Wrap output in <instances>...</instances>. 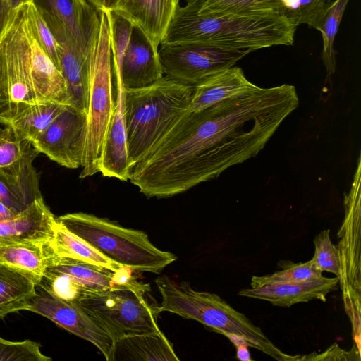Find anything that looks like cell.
I'll return each mask as SVG.
<instances>
[{"label":"cell","mask_w":361,"mask_h":361,"mask_svg":"<svg viewBox=\"0 0 361 361\" xmlns=\"http://www.w3.org/2000/svg\"><path fill=\"white\" fill-rule=\"evenodd\" d=\"M56 222L43 198H39L13 218L0 221V245L51 241Z\"/></svg>","instance_id":"19"},{"label":"cell","mask_w":361,"mask_h":361,"mask_svg":"<svg viewBox=\"0 0 361 361\" xmlns=\"http://www.w3.org/2000/svg\"><path fill=\"white\" fill-rule=\"evenodd\" d=\"M16 214L4 203L0 202V221L9 220Z\"/></svg>","instance_id":"37"},{"label":"cell","mask_w":361,"mask_h":361,"mask_svg":"<svg viewBox=\"0 0 361 361\" xmlns=\"http://www.w3.org/2000/svg\"><path fill=\"white\" fill-rule=\"evenodd\" d=\"M66 106L52 102L8 104L0 111V124L8 128L18 139L32 142Z\"/></svg>","instance_id":"20"},{"label":"cell","mask_w":361,"mask_h":361,"mask_svg":"<svg viewBox=\"0 0 361 361\" xmlns=\"http://www.w3.org/2000/svg\"><path fill=\"white\" fill-rule=\"evenodd\" d=\"M87 132V114L66 105L31 143L39 154L68 169L81 167Z\"/></svg>","instance_id":"9"},{"label":"cell","mask_w":361,"mask_h":361,"mask_svg":"<svg viewBox=\"0 0 361 361\" xmlns=\"http://www.w3.org/2000/svg\"><path fill=\"white\" fill-rule=\"evenodd\" d=\"M40 350V344L31 340L10 341L0 337V361H50Z\"/></svg>","instance_id":"35"},{"label":"cell","mask_w":361,"mask_h":361,"mask_svg":"<svg viewBox=\"0 0 361 361\" xmlns=\"http://www.w3.org/2000/svg\"><path fill=\"white\" fill-rule=\"evenodd\" d=\"M338 283V276L327 278L322 276L293 283L244 288L239 291L238 295L268 301L274 306L289 307L313 300L325 302L326 295L335 290Z\"/></svg>","instance_id":"18"},{"label":"cell","mask_w":361,"mask_h":361,"mask_svg":"<svg viewBox=\"0 0 361 361\" xmlns=\"http://www.w3.org/2000/svg\"><path fill=\"white\" fill-rule=\"evenodd\" d=\"M348 1L349 0L330 1L314 27L320 31L322 35V59L329 74L335 71L336 51L334 49V42Z\"/></svg>","instance_id":"30"},{"label":"cell","mask_w":361,"mask_h":361,"mask_svg":"<svg viewBox=\"0 0 361 361\" xmlns=\"http://www.w3.org/2000/svg\"><path fill=\"white\" fill-rule=\"evenodd\" d=\"M56 219L106 258L134 271L159 274L177 259L173 253L153 245L144 231L125 228L106 218L76 212Z\"/></svg>","instance_id":"5"},{"label":"cell","mask_w":361,"mask_h":361,"mask_svg":"<svg viewBox=\"0 0 361 361\" xmlns=\"http://www.w3.org/2000/svg\"><path fill=\"white\" fill-rule=\"evenodd\" d=\"M8 9H15L20 6L32 2L34 0H3Z\"/></svg>","instance_id":"39"},{"label":"cell","mask_w":361,"mask_h":361,"mask_svg":"<svg viewBox=\"0 0 361 361\" xmlns=\"http://www.w3.org/2000/svg\"><path fill=\"white\" fill-rule=\"evenodd\" d=\"M44 18L59 43V69L67 89L68 105L87 114L90 83L89 54L82 51L65 26L42 8Z\"/></svg>","instance_id":"12"},{"label":"cell","mask_w":361,"mask_h":361,"mask_svg":"<svg viewBox=\"0 0 361 361\" xmlns=\"http://www.w3.org/2000/svg\"><path fill=\"white\" fill-rule=\"evenodd\" d=\"M161 297L158 310L196 320L228 336L243 337L251 348L279 361L300 360L278 348L245 314L239 312L215 293L193 289L185 281L161 276L155 279Z\"/></svg>","instance_id":"4"},{"label":"cell","mask_w":361,"mask_h":361,"mask_svg":"<svg viewBox=\"0 0 361 361\" xmlns=\"http://www.w3.org/2000/svg\"><path fill=\"white\" fill-rule=\"evenodd\" d=\"M145 293L130 288L87 293L77 304L111 338L149 333L161 329L158 305L151 303Z\"/></svg>","instance_id":"7"},{"label":"cell","mask_w":361,"mask_h":361,"mask_svg":"<svg viewBox=\"0 0 361 361\" xmlns=\"http://www.w3.org/2000/svg\"><path fill=\"white\" fill-rule=\"evenodd\" d=\"M180 0H118L112 9L139 29L158 50Z\"/></svg>","instance_id":"14"},{"label":"cell","mask_w":361,"mask_h":361,"mask_svg":"<svg viewBox=\"0 0 361 361\" xmlns=\"http://www.w3.org/2000/svg\"><path fill=\"white\" fill-rule=\"evenodd\" d=\"M298 106L295 87L283 84L188 110L128 180L149 198L183 193L255 157Z\"/></svg>","instance_id":"1"},{"label":"cell","mask_w":361,"mask_h":361,"mask_svg":"<svg viewBox=\"0 0 361 361\" xmlns=\"http://www.w3.org/2000/svg\"><path fill=\"white\" fill-rule=\"evenodd\" d=\"M159 56L165 75L195 86L204 78L233 66L252 52L199 43L161 44Z\"/></svg>","instance_id":"8"},{"label":"cell","mask_w":361,"mask_h":361,"mask_svg":"<svg viewBox=\"0 0 361 361\" xmlns=\"http://www.w3.org/2000/svg\"><path fill=\"white\" fill-rule=\"evenodd\" d=\"M259 86L249 81L239 67L215 73L193 86L189 111H197L216 103L250 93Z\"/></svg>","instance_id":"21"},{"label":"cell","mask_w":361,"mask_h":361,"mask_svg":"<svg viewBox=\"0 0 361 361\" xmlns=\"http://www.w3.org/2000/svg\"><path fill=\"white\" fill-rule=\"evenodd\" d=\"M49 10L68 30L79 48L89 54L100 23V11L86 0H44Z\"/></svg>","instance_id":"22"},{"label":"cell","mask_w":361,"mask_h":361,"mask_svg":"<svg viewBox=\"0 0 361 361\" xmlns=\"http://www.w3.org/2000/svg\"><path fill=\"white\" fill-rule=\"evenodd\" d=\"M203 1L178 6L161 44L199 43L253 51L294 42L297 27L281 15H200Z\"/></svg>","instance_id":"2"},{"label":"cell","mask_w":361,"mask_h":361,"mask_svg":"<svg viewBox=\"0 0 361 361\" xmlns=\"http://www.w3.org/2000/svg\"><path fill=\"white\" fill-rule=\"evenodd\" d=\"M22 22L29 44L31 73L34 88L42 102L68 105L66 85L63 76L37 40L22 5Z\"/></svg>","instance_id":"15"},{"label":"cell","mask_w":361,"mask_h":361,"mask_svg":"<svg viewBox=\"0 0 361 361\" xmlns=\"http://www.w3.org/2000/svg\"><path fill=\"white\" fill-rule=\"evenodd\" d=\"M8 9L3 0H0V30L3 26L4 20L8 11Z\"/></svg>","instance_id":"40"},{"label":"cell","mask_w":361,"mask_h":361,"mask_svg":"<svg viewBox=\"0 0 361 361\" xmlns=\"http://www.w3.org/2000/svg\"><path fill=\"white\" fill-rule=\"evenodd\" d=\"M247 345H242L236 347V357L240 360H251Z\"/></svg>","instance_id":"38"},{"label":"cell","mask_w":361,"mask_h":361,"mask_svg":"<svg viewBox=\"0 0 361 361\" xmlns=\"http://www.w3.org/2000/svg\"><path fill=\"white\" fill-rule=\"evenodd\" d=\"M42 198L33 164L13 171L0 170V202L18 214Z\"/></svg>","instance_id":"25"},{"label":"cell","mask_w":361,"mask_h":361,"mask_svg":"<svg viewBox=\"0 0 361 361\" xmlns=\"http://www.w3.org/2000/svg\"><path fill=\"white\" fill-rule=\"evenodd\" d=\"M25 8L27 17L37 40L59 69V43L44 18L42 8L32 1L25 4Z\"/></svg>","instance_id":"33"},{"label":"cell","mask_w":361,"mask_h":361,"mask_svg":"<svg viewBox=\"0 0 361 361\" xmlns=\"http://www.w3.org/2000/svg\"><path fill=\"white\" fill-rule=\"evenodd\" d=\"M360 157L351 188L345 197V219L339 234L342 240L338 247L341 260L339 283L347 312L360 310V265L356 257V235L360 233Z\"/></svg>","instance_id":"10"},{"label":"cell","mask_w":361,"mask_h":361,"mask_svg":"<svg viewBox=\"0 0 361 361\" xmlns=\"http://www.w3.org/2000/svg\"><path fill=\"white\" fill-rule=\"evenodd\" d=\"M71 277L90 292L130 288L149 293L150 284L137 280L134 270L123 267L114 271L83 261L57 256L47 268Z\"/></svg>","instance_id":"13"},{"label":"cell","mask_w":361,"mask_h":361,"mask_svg":"<svg viewBox=\"0 0 361 361\" xmlns=\"http://www.w3.org/2000/svg\"><path fill=\"white\" fill-rule=\"evenodd\" d=\"M89 61L87 132L80 178L99 173L103 143L115 107L109 30L104 11H100L99 27L91 43Z\"/></svg>","instance_id":"6"},{"label":"cell","mask_w":361,"mask_h":361,"mask_svg":"<svg viewBox=\"0 0 361 361\" xmlns=\"http://www.w3.org/2000/svg\"><path fill=\"white\" fill-rule=\"evenodd\" d=\"M193 86L166 75L151 85L124 89V116L130 170L189 109Z\"/></svg>","instance_id":"3"},{"label":"cell","mask_w":361,"mask_h":361,"mask_svg":"<svg viewBox=\"0 0 361 361\" xmlns=\"http://www.w3.org/2000/svg\"><path fill=\"white\" fill-rule=\"evenodd\" d=\"M8 104L7 99L5 94L4 85L0 75V111Z\"/></svg>","instance_id":"41"},{"label":"cell","mask_w":361,"mask_h":361,"mask_svg":"<svg viewBox=\"0 0 361 361\" xmlns=\"http://www.w3.org/2000/svg\"><path fill=\"white\" fill-rule=\"evenodd\" d=\"M185 1L186 2V4H195L197 2L203 1L204 0H185Z\"/></svg>","instance_id":"42"},{"label":"cell","mask_w":361,"mask_h":361,"mask_svg":"<svg viewBox=\"0 0 361 361\" xmlns=\"http://www.w3.org/2000/svg\"><path fill=\"white\" fill-rule=\"evenodd\" d=\"M280 0H204L200 15L262 16L281 15Z\"/></svg>","instance_id":"28"},{"label":"cell","mask_w":361,"mask_h":361,"mask_svg":"<svg viewBox=\"0 0 361 361\" xmlns=\"http://www.w3.org/2000/svg\"><path fill=\"white\" fill-rule=\"evenodd\" d=\"M51 241H27L0 245V262L31 279L39 286L47 268L56 258Z\"/></svg>","instance_id":"23"},{"label":"cell","mask_w":361,"mask_h":361,"mask_svg":"<svg viewBox=\"0 0 361 361\" xmlns=\"http://www.w3.org/2000/svg\"><path fill=\"white\" fill-rule=\"evenodd\" d=\"M99 11L112 10L118 0H86Z\"/></svg>","instance_id":"36"},{"label":"cell","mask_w":361,"mask_h":361,"mask_svg":"<svg viewBox=\"0 0 361 361\" xmlns=\"http://www.w3.org/2000/svg\"><path fill=\"white\" fill-rule=\"evenodd\" d=\"M115 79V107L103 143L99 173L105 177L126 181L130 167L124 116V88L121 78Z\"/></svg>","instance_id":"16"},{"label":"cell","mask_w":361,"mask_h":361,"mask_svg":"<svg viewBox=\"0 0 361 361\" xmlns=\"http://www.w3.org/2000/svg\"><path fill=\"white\" fill-rule=\"evenodd\" d=\"M314 253L312 259L320 271H328L340 278L341 260L338 249L330 238L329 229L320 231L314 239Z\"/></svg>","instance_id":"34"},{"label":"cell","mask_w":361,"mask_h":361,"mask_svg":"<svg viewBox=\"0 0 361 361\" xmlns=\"http://www.w3.org/2000/svg\"><path fill=\"white\" fill-rule=\"evenodd\" d=\"M51 245L59 257L83 261L114 271L123 267L106 258L85 240L70 232L58 221L54 228Z\"/></svg>","instance_id":"27"},{"label":"cell","mask_w":361,"mask_h":361,"mask_svg":"<svg viewBox=\"0 0 361 361\" xmlns=\"http://www.w3.org/2000/svg\"><path fill=\"white\" fill-rule=\"evenodd\" d=\"M279 265L282 268L280 271L264 276H253L250 282L251 288L298 282L322 276V272L316 268L312 259L300 263L281 261Z\"/></svg>","instance_id":"31"},{"label":"cell","mask_w":361,"mask_h":361,"mask_svg":"<svg viewBox=\"0 0 361 361\" xmlns=\"http://www.w3.org/2000/svg\"><path fill=\"white\" fill-rule=\"evenodd\" d=\"M27 311L45 317L61 328L94 345L111 361L114 341L78 305L61 300L39 286Z\"/></svg>","instance_id":"11"},{"label":"cell","mask_w":361,"mask_h":361,"mask_svg":"<svg viewBox=\"0 0 361 361\" xmlns=\"http://www.w3.org/2000/svg\"><path fill=\"white\" fill-rule=\"evenodd\" d=\"M179 360L172 343L162 331L130 335L114 343L111 361Z\"/></svg>","instance_id":"24"},{"label":"cell","mask_w":361,"mask_h":361,"mask_svg":"<svg viewBox=\"0 0 361 361\" xmlns=\"http://www.w3.org/2000/svg\"><path fill=\"white\" fill-rule=\"evenodd\" d=\"M124 89H138L152 85L164 75L156 50L142 32L134 27L121 66Z\"/></svg>","instance_id":"17"},{"label":"cell","mask_w":361,"mask_h":361,"mask_svg":"<svg viewBox=\"0 0 361 361\" xmlns=\"http://www.w3.org/2000/svg\"><path fill=\"white\" fill-rule=\"evenodd\" d=\"M281 15L296 27L301 24L315 27L330 0H280Z\"/></svg>","instance_id":"32"},{"label":"cell","mask_w":361,"mask_h":361,"mask_svg":"<svg viewBox=\"0 0 361 361\" xmlns=\"http://www.w3.org/2000/svg\"><path fill=\"white\" fill-rule=\"evenodd\" d=\"M36 285L23 274L0 262V319L27 310L36 295Z\"/></svg>","instance_id":"26"},{"label":"cell","mask_w":361,"mask_h":361,"mask_svg":"<svg viewBox=\"0 0 361 361\" xmlns=\"http://www.w3.org/2000/svg\"><path fill=\"white\" fill-rule=\"evenodd\" d=\"M39 153L31 142L20 140L0 124V170L13 171L33 164Z\"/></svg>","instance_id":"29"}]
</instances>
